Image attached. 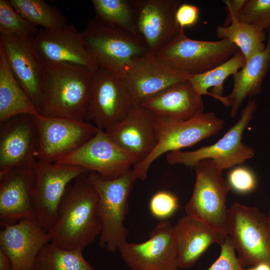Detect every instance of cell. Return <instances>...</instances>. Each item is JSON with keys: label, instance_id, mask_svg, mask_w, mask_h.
Instances as JSON below:
<instances>
[{"label": "cell", "instance_id": "1", "mask_svg": "<svg viewBox=\"0 0 270 270\" xmlns=\"http://www.w3.org/2000/svg\"><path fill=\"white\" fill-rule=\"evenodd\" d=\"M87 174L78 176L68 186L56 222L48 232L50 242L64 249L83 250L101 232L98 196Z\"/></svg>", "mask_w": 270, "mask_h": 270}, {"label": "cell", "instance_id": "2", "mask_svg": "<svg viewBox=\"0 0 270 270\" xmlns=\"http://www.w3.org/2000/svg\"><path fill=\"white\" fill-rule=\"evenodd\" d=\"M92 73L82 66L44 62L40 114L85 120L92 94Z\"/></svg>", "mask_w": 270, "mask_h": 270}, {"label": "cell", "instance_id": "3", "mask_svg": "<svg viewBox=\"0 0 270 270\" xmlns=\"http://www.w3.org/2000/svg\"><path fill=\"white\" fill-rule=\"evenodd\" d=\"M87 178L98 196V210L102 224L100 246L115 252L126 242L129 232L124 221L128 198L137 178L132 169L114 180H105L94 172H88Z\"/></svg>", "mask_w": 270, "mask_h": 270}, {"label": "cell", "instance_id": "4", "mask_svg": "<svg viewBox=\"0 0 270 270\" xmlns=\"http://www.w3.org/2000/svg\"><path fill=\"white\" fill-rule=\"evenodd\" d=\"M82 32L99 68L119 79L136 62L148 54L138 35L106 26L94 18Z\"/></svg>", "mask_w": 270, "mask_h": 270}, {"label": "cell", "instance_id": "5", "mask_svg": "<svg viewBox=\"0 0 270 270\" xmlns=\"http://www.w3.org/2000/svg\"><path fill=\"white\" fill-rule=\"evenodd\" d=\"M193 168L196 180L192 196L185 206L186 215L226 236L228 210L226 204L231 188L222 172L211 159H204Z\"/></svg>", "mask_w": 270, "mask_h": 270}, {"label": "cell", "instance_id": "6", "mask_svg": "<svg viewBox=\"0 0 270 270\" xmlns=\"http://www.w3.org/2000/svg\"><path fill=\"white\" fill-rule=\"evenodd\" d=\"M224 124V121L212 112H203L186 120L156 117L157 144L146 158L134 166V175L137 179L144 180L150 166L162 155L180 150L212 136L222 129Z\"/></svg>", "mask_w": 270, "mask_h": 270}, {"label": "cell", "instance_id": "7", "mask_svg": "<svg viewBox=\"0 0 270 270\" xmlns=\"http://www.w3.org/2000/svg\"><path fill=\"white\" fill-rule=\"evenodd\" d=\"M257 106L256 100H250L242 110L240 119L218 142L194 150L170 152L166 156L168 163L192 167L202 160L211 159L223 170L240 166L252 158L255 154L254 150L242 140Z\"/></svg>", "mask_w": 270, "mask_h": 270}, {"label": "cell", "instance_id": "8", "mask_svg": "<svg viewBox=\"0 0 270 270\" xmlns=\"http://www.w3.org/2000/svg\"><path fill=\"white\" fill-rule=\"evenodd\" d=\"M228 235L242 268L270 264V224L258 208L234 203L228 210Z\"/></svg>", "mask_w": 270, "mask_h": 270}, {"label": "cell", "instance_id": "9", "mask_svg": "<svg viewBox=\"0 0 270 270\" xmlns=\"http://www.w3.org/2000/svg\"><path fill=\"white\" fill-rule=\"evenodd\" d=\"M238 48L227 40H192L184 32L156 56L174 68L190 75L200 74L231 58Z\"/></svg>", "mask_w": 270, "mask_h": 270}, {"label": "cell", "instance_id": "10", "mask_svg": "<svg viewBox=\"0 0 270 270\" xmlns=\"http://www.w3.org/2000/svg\"><path fill=\"white\" fill-rule=\"evenodd\" d=\"M33 168L35 182L32 201L35 218L48 232L56 222L58 208L68 186L78 176L88 172L74 166L38 160Z\"/></svg>", "mask_w": 270, "mask_h": 270}, {"label": "cell", "instance_id": "11", "mask_svg": "<svg viewBox=\"0 0 270 270\" xmlns=\"http://www.w3.org/2000/svg\"><path fill=\"white\" fill-rule=\"evenodd\" d=\"M137 162L134 156L117 145L100 128L82 146L54 162L80 167L105 180L123 176Z\"/></svg>", "mask_w": 270, "mask_h": 270}, {"label": "cell", "instance_id": "12", "mask_svg": "<svg viewBox=\"0 0 270 270\" xmlns=\"http://www.w3.org/2000/svg\"><path fill=\"white\" fill-rule=\"evenodd\" d=\"M39 139L38 160L54 162L76 150L96 133L98 128L85 120L34 116Z\"/></svg>", "mask_w": 270, "mask_h": 270}, {"label": "cell", "instance_id": "13", "mask_svg": "<svg viewBox=\"0 0 270 270\" xmlns=\"http://www.w3.org/2000/svg\"><path fill=\"white\" fill-rule=\"evenodd\" d=\"M134 104L120 79L100 68L92 73L86 121L104 130L124 120Z\"/></svg>", "mask_w": 270, "mask_h": 270}, {"label": "cell", "instance_id": "14", "mask_svg": "<svg viewBox=\"0 0 270 270\" xmlns=\"http://www.w3.org/2000/svg\"><path fill=\"white\" fill-rule=\"evenodd\" d=\"M39 150L34 116L20 115L0 123V178L18 168H33Z\"/></svg>", "mask_w": 270, "mask_h": 270}, {"label": "cell", "instance_id": "15", "mask_svg": "<svg viewBox=\"0 0 270 270\" xmlns=\"http://www.w3.org/2000/svg\"><path fill=\"white\" fill-rule=\"evenodd\" d=\"M132 270H178L177 250L173 226L161 221L150 232L146 240L125 242L118 250Z\"/></svg>", "mask_w": 270, "mask_h": 270}, {"label": "cell", "instance_id": "16", "mask_svg": "<svg viewBox=\"0 0 270 270\" xmlns=\"http://www.w3.org/2000/svg\"><path fill=\"white\" fill-rule=\"evenodd\" d=\"M180 0H134L138 34L148 53L156 55L184 31L176 19Z\"/></svg>", "mask_w": 270, "mask_h": 270}, {"label": "cell", "instance_id": "17", "mask_svg": "<svg viewBox=\"0 0 270 270\" xmlns=\"http://www.w3.org/2000/svg\"><path fill=\"white\" fill-rule=\"evenodd\" d=\"M190 76L148 54L136 62L120 80L134 104H140L168 88L188 81Z\"/></svg>", "mask_w": 270, "mask_h": 270}, {"label": "cell", "instance_id": "18", "mask_svg": "<svg viewBox=\"0 0 270 270\" xmlns=\"http://www.w3.org/2000/svg\"><path fill=\"white\" fill-rule=\"evenodd\" d=\"M34 42L44 62L82 66L92 72L99 68L82 32L72 25L66 24L56 30H40Z\"/></svg>", "mask_w": 270, "mask_h": 270}, {"label": "cell", "instance_id": "19", "mask_svg": "<svg viewBox=\"0 0 270 270\" xmlns=\"http://www.w3.org/2000/svg\"><path fill=\"white\" fill-rule=\"evenodd\" d=\"M0 44L14 74L38 110L44 62L34 38L0 34Z\"/></svg>", "mask_w": 270, "mask_h": 270}, {"label": "cell", "instance_id": "20", "mask_svg": "<svg viewBox=\"0 0 270 270\" xmlns=\"http://www.w3.org/2000/svg\"><path fill=\"white\" fill-rule=\"evenodd\" d=\"M0 250L10 258L12 270H34L38 254L50 238L36 218L1 226Z\"/></svg>", "mask_w": 270, "mask_h": 270}, {"label": "cell", "instance_id": "21", "mask_svg": "<svg viewBox=\"0 0 270 270\" xmlns=\"http://www.w3.org/2000/svg\"><path fill=\"white\" fill-rule=\"evenodd\" d=\"M156 122V117L150 112L134 104L124 120L104 130L111 140L134 156L138 164L148 156L157 144Z\"/></svg>", "mask_w": 270, "mask_h": 270}, {"label": "cell", "instance_id": "22", "mask_svg": "<svg viewBox=\"0 0 270 270\" xmlns=\"http://www.w3.org/2000/svg\"><path fill=\"white\" fill-rule=\"evenodd\" d=\"M34 182L33 168H16L0 178V226L36 218L32 201Z\"/></svg>", "mask_w": 270, "mask_h": 270}, {"label": "cell", "instance_id": "23", "mask_svg": "<svg viewBox=\"0 0 270 270\" xmlns=\"http://www.w3.org/2000/svg\"><path fill=\"white\" fill-rule=\"evenodd\" d=\"M178 268H188L196 262L209 246H220L226 236L204 222L186 215L173 226Z\"/></svg>", "mask_w": 270, "mask_h": 270}, {"label": "cell", "instance_id": "24", "mask_svg": "<svg viewBox=\"0 0 270 270\" xmlns=\"http://www.w3.org/2000/svg\"><path fill=\"white\" fill-rule=\"evenodd\" d=\"M140 105L158 118L176 120H188L204 112L202 96L188 80L168 88Z\"/></svg>", "mask_w": 270, "mask_h": 270}, {"label": "cell", "instance_id": "25", "mask_svg": "<svg viewBox=\"0 0 270 270\" xmlns=\"http://www.w3.org/2000/svg\"><path fill=\"white\" fill-rule=\"evenodd\" d=\"M265 48L254 54L246 61L244 66L234 74L231 92L225 96L226 106L230 107V116L234 117L247 97L258 94L262 82L270 70V27Z\"/></svg>", "mask_w": 270, "mask_h": 270}, {"label": "cell", "instance_id": "26", "mask_svg": "<svg viewBox=\"0 0 270 270\" xmlns=\"http://www.w3.org/2000/svg\"><path fill=\"white\" fill-rule=\"evenodd\" d=\"M38 114V108L14 74L0 44V123L18 116Z\"/></svg>", "mask_w": 270, "mask_h": 270}, {"label": "cell", "instance_id": "27", "mask_svg": "<svg viewBox=\"0 0 270 270\" xmlns=\"http://www.w3.org/2000/svg\"><path fill=\"white\" fill-rule=\"evenodd\" d=\"M246 59L238 50L229 60L205 72L190 75L188 81L200 96L208 95L220 100L226 106L222 96L223 84L228 77L236 74L244 64Z\"/></svg>", "mask_w": 270, "mask_h": 270}, {"label": "cell", "instance_id": "28", "mask_svg": "<svg viewBox=\"0 0 270 270\" xmlns=\"http://www.w3.org/2000/svg\"><path fill=\"white\" fill-rule=\"evenodd\" d=\"M94 19L106 26L138 35L134 0H92Z\"/></svg>", "mask_w": 270, "mask_h": 270}, {"label": "cell", "instance_id": "29", "mask_svg": "<svg viewBox=\"0 0 270 270\" xmlns=\"http://www.w3.org/2000/svg\"><path fill=\"white\" fill-rule=\"evenodd\" d=\"M216 33L220 40H227L234 44L244 56L246 61L266 47L264 42L266 38L265 30L238 19L232 20L228 26H218Z\"/></svg>", "mask_w": 270, "mask_h": 270}, {"label": "cell", "instance_id": "30", "mask_svg": "<svg viewBox=\"0 0 270 270\" xmlns=\"http://www.w3.org/2000/svg\"><path fill=\"white\" fill-rule=\"evenodd\" d=\"M82 250H66L49 242L38 255L34 270H94Z\"/></svg>", "mask_w": 270, "mask_h": 270}, {"label": "cell", "instance_id": "31", "mask_svg": "<svg viewBox=\"0 0 270 270\" xmlns=\"http://www.w3.org/2000/svg\"><path fill=\"white\" fill-rule=\"evenodd\" d=\"M16 10L33 25L56 30L66 24L65 16L58 8L43 0H9Z\"/></svg>", "mask_w": 270, "mask_h": 270}, {"label": "cell", "instance_id": "32", "mask_svg": "<svg viewBox=\"0 0 270 270\" xmlns=\"http://www.w3.org/2000/svg\"><path fill=\"white\" fill-rule=\"evenodd\" d=\"M39 30L16 10L10 0H0V34L34 38Z\"/></svg>", "mask_w": 270, "mask_h": 270}, {"label": "cell", "instance_id": "33", "mask_svg": "<svg viewBox=\"0 0 270 270\" xmlns=\"http://www.w3.org/2000/svg\"><path fill=\"white\" fill-rule=\"evenodd\" d=\"M238 20L266 30L270 27V0H246Z\"/></svg>", "mask_w": 270, "mask_h": 270}, {"label": "cell", "instance_id": "34", "mask_svg": "<svg viewBox=\"0 0 270 270\" xmlns=\"http://www.w3.org/2000/svg\"><path fill=\"white\" fill-rule=\"evenodd\" d=\"M150 210L155 218L166 220L178 208V198L172 193L166 191H158L154 194L150 202Z\"/></svg>", "mask_w": 270, "mask_h": 270}, {"label": "cell", "instance_id": "35", "mask_svg": "<svg viewBox=\"0 0 270 270\" xmlns=\"http://www.w3.org/2000/svg\"><path fill=\"white\" fill-rule=\"evenodd\" d=\"M220 246V256L208 270H246L236 256L235 246L230 236H226L224 242Z\"/></svg>", "mask_w": 270, "mask_h": 270}, {"label": "cell", "instance_id": "36", "mask_svg": "<svg viewBox=\"0 0 270 270\" xmlns=\"http://www.w3.org/2000/svg\"><path fill=\"white\" fill-rule=\"evenodd\" d=\"M228 184L231 188L240 193H248L256 186V178L253 172L244 166H236L229 172Z\"/></svg>", "mask_w": 270, "mask_h": 270}, {"label": "cell", "instance_id": "37", "mask_svg": "<svg viewBox=\"0 0 270 270\" xmlns=\"http://www.w3.org/2000/svg\"><path fill=\"white\" fill-rule=\"evenodd\" d=\"M200 11L198 6L182 2L176 12V19L178 25L182 30L194 26L199 20Z\"/></svg>", "mask_w": 270, "mask_h": 270}, {"label": "cell", "instance_id": "38", "mask_svg": "<svg viewBox=\"0 0 270 270\" xmlns=\"http://www.w3.org/2000/svg\"><path fill=\"white\" fill-rule=\"evenodd\" d=\"M246 0H224L227 12V16L222 26L230 25L234 19L238 20L239 16Z\"/></svg>", "mask_w": 270, "mask_h": 270}, {"label": "cell", "instance_id": "39", "mask_svg": "<svg viewBox=\"0 0 270 270\" xmlns=\"http://www.w3.org/2000/svg\"><path fill=\"white\" fill-rule=\"evenodd\" d=\"M0 270H12L10 258L0 250Z\"/></svg>", "mask_w": 270, "mask_h": 270}, {"label": "cell", "instance_id": "40", "mask_svg": "<svg viewBox=\"0 0 270 270\" xmlns=\"http://www.w3.org/2000/svg\"><path fill=\"white\" fill-rule=\"evenodd\" d=\"M256 270H270V264L261 262L254 266Z\"/></svg>", "mask_w": 270, "mask_h": 270}, {"label": "cell", "instance_id": "41", "mask_svg": "<svg viewBox=\"0 0 270 270\" xmlns=\"http://www.w3.org/2000/svg\"><path fill=\"white\" fill-rule=\"evenodd\" d=\"M246 270H256L254 268L253 266V268H248V269H246Z\"/></svg>", "mask_w": 270, "mask_h": 270}, {"label": "cell", "instance_id": "42", "mask_svg": "<svg viewBox=\"0 0 270 270\" xmlns=\"http://www.w3.org/2000/svg\"><path fill=\"white\" fill-rule=\"evenodd\" d=\"M268 219L269 220L270 224V211L269 214H268Z\"/></svg>", "mask_w": 270, "mask_h": 270}, {"label": "cell", "instance_id": "43", "mask_svg": "<svg viewBox=\"0 0 270 270\" xmlns=\"http://www.w3.org/2000/svg\"></svg>", "mask_w": 270, "mask_h": 270}]
</instances>
